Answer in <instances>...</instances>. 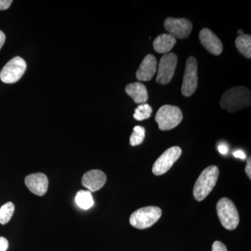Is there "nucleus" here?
<instances>
[{
	"instance_id": "obj_27",
	"label": "nucleus",
	"mask_w": 251,
	"mask_h": 251,
	"mask_svg": "<svg viewBox=\"0 0 251 251\" xmlns=\"http://www.w3.org/2000/svg\"><path fill=\"white\" fill-rule=\"evenodd\" d=\"M251 157H249V160L247 161V166H246V173L249 176V179H251Z\"/></svg>"
},
{
	"instance_id": "obj_21",
	"label": "nucleus",
	"mask_w": 251,
	"mask_h": 251,
	"mask_svg": "<svg viewBox=\"0 0 251 251\" xmlns=\"http://www.w3.org/2000/svg\"><path fill=\"white\" fill-rule=\"evenodd\" d=\"M145 138V128L140 126H136L133 128V133L130 137V144L131 146H137L143 143Z\"/></svg>"
},
{
	"instance_id": "obj_13",
	"label": "nucleus",
	"mask_w": 251,
	"mask_h": 251,
	"mask_svg": "<svg viewBox=\"0 0 251 251\" xmlns=\"http://www.w3.org/2000/svg\"><path fill=\"white\" fill-rule=\"evenodd\" d=\"M200 40L202 46L211 54L219 55L223 51V44L218 36L210 29L204 28L200 32Z\"/></svg>"
},
{
	"instance_id": "obj_7",
	"label": "nucleus",
	"mask_w": 251,
	"mask_h": 251,
	"mask_svg": "<svg viewBox=\"0 0 251 251\" xmlns=\"http://www.w3.org/2000/svg\"><path fill=\"white\" fill-rule=\"evenodd\" d=\"M198 80L197 60L194 57H188L181 86V93L184 97H191L196 92Z\"/></svg>"
},
{
	"instance_id": "obj_29",
	"label": "nucleus",
	"mask_w": 251,
	"mask_h": 251,
	"mask_svg": "<svg viewBox=\"0 0 251 251\" xmlns=\"http://www.w3.org/2000/svg\"><path fill=\"white\" fill-rule=\"evenodd\" d=\"M238 34H239V36H241V35H243V34H244V32H243V31L242 30H239V31H238Z\"/></svg>"
},
{
	"instance_id": "obj_26",
	"label": "nucleus",
	"mask_w": 251,
	"mask_h": 251,
	"mask_svg": "<svg viewBox=\"0 0 251 251\" xmlns=\"http://www.w3.org/2000/svg\"><path fill=\"white\" fill-rule=\"evenodd\" d=\"M218 149H219V152L221 153V154H227V151H228V148H227L225 144L220 145Z\"/></svg>"
},
{
	"instance_id": "obj_24",
	"label": "nucleus",
	"mask_w": 251,
	"mask_h": 251,
	"mask_svg": "<svg viewBox=\"0 0 251 251\" xmlns=\"http://www.w3.org/2000/svg\"><path fill=\"white\" fill-rule=\"evenodd\" d=\"M12 2L11 0H0V10L9 9Z\"/></svg>"
},
{
	"instance_id": "obj_12",
	"label": "nucleus",
	"mask_w": 251,
	"mask_h": 251,
	"mask_svg": "<svg viewBox=\"0 0 251 251\" xmlns=\"http://www.w3.org/2000/svg\"><path fill=\"white\" fill-rule=\"evenodd\" d=\"M106 175L103 172L99 170H92L83 175L82 178V184L91 193L95 192L103 187L106 182Z\"/></svg>"
},
{
	"instance_id": "obj_17",
	"label": "nucleus",
	"mask_w": 251,
	"mask_h": 251,
	"mask_svg": "<svg viewBox=\"0 0 251 251\" xmlns=\"http://www.w3.org/2000/svg\"><path fill=\"white\" fill-rule=\"evenodd\" d=\"M236 46L239 52L248 59L251 57V36L250 34L239 36L235 40Z\"/></svg>"
},
{
	"instance_id": "obj_25",
	"label": "nucleus",
	"mask_w": 251,
	"mask_h": 251,
	"mask_svg": "<svg viewBox=\"0 0 251 251\" xmlns=\"http://www.w3.org/2000/svg\"><path fill=\"white\" fill-rule=\"evenodd\" d=\"M233 155L236 158H241V159H245L246 158L245 153L242 150H237V151H234Z\"/></svg>"
},
{
	"instance_id": "obj_3",
	"label": "nucleus",
	"mask_w": 251,
	"mask_h": 251,
	"mask_svg": "<svg viewBox=\"0 0 251 251\" xmlns=\"http://www.w3.org/2000/svg\"><path fill=\"white\" fill-rule=\"evenodd\" d=\"M161 215V209L158 206L140 208L130 215V224L137 229L149 228L156 224Z\"/></svg>"
},
{
	"instance_id": "obj_2",
	"label": "nucleus",
	"mask_w": 251,
	"mask_h": 251,
	"mask_svg": "<svg viewBox=\"0 0 251 251\" xmlns=\"http://www.w3.org/2000/svg\"><path fill=\"white\" fill-rule=\"evenodd\" d=\"M219 176V169L216 166L207 167L202 172L196 181L193 189V196L198 201L207 197L215 187Z\"/></svg>"
},
{
	"instance_id": "obj_4",
	"label": "nucleus",
	"mask_w": 251,
	"mask_h": 251,
	"mask_svg": "<svg viewBox=\"0 0 251 251\" xmlns=\"http://www.w3.org/2000/svg\"><path fill=\"white\" fill-rule=\"evenodd\" d=\"M183 114L181 109L171 105H163L156 112L155 120L161 130L173 129L182 121Z\"/></svg>"
},
{
	"instance_id": "obj_15",
	"label": "nucleus",
	"mask_w": 251,
	"mask_h": 251,
	"mask_svg": "<svg viewBox=\"0 0 251 251\" xmlns=\"http://www.w3.org/2000/svg\"><path fill=\"white\" fill-rule=\"evenodd\" d=\"M126 92L130 96L135 103L143 104L148 100V92L141 82H133L126 87Z\"/></svg>"
},
{
	"instance_id": "obj_22",
	"label": "nucleus",
	"mask_w": 251,
	"mask_h": 251,
	"mask_svg": "<svg viewBox=\"0 0 251 251\" xmlns=\"http://www.w3.org/2000/svg\"><path fill=\"white\" fill-rule=\"evenodd\" d=\"M212 251H227V248L222 242L216 241L212 245Z\"/></svg>"
},
{
	"instance_id": "obj_6",
	"label": "nucleus",
	"mask_w": 251,
	"mask_h": 251,
	"mask_svg": "<svg viewBox=\"0 0 251 251\" xmlns=\"http://www.w3.org/2000/svg\"><path fill=\"white\" fill-rule=\"evenodd\" d=\"M27 69L25 61L20 57L11 59L0 72V79L6 84L18 82L24 75Z\"/></svg>"
},
{
	"instance_id": "obj_9",
	"label": "nucleus",
	"mask_w": 251,
	"mask_h": 251,
	"mask_svg": "<svg viewBox=\"0 0 251 251\" xmlns=\"http://www.w3.org/2000/svg\"><path fill=\"white\" fill-rule=\"evenodd\" d=\"M181 153L182 151L179 147L175 146L168 149L153 164V174L159 176L166 173L173 167L175 162L179 159Z\"/></svg>"
},
{
	"instance_id": "obj_19",
	"label": "nucleus",
	"mask_w": 251,
	"mask_h": 251,
	"mask_svg": "<svg viewBox=\"0 0 251 251\" xmlns=\"http://www.w3.org/2000/svg\"><path fill=\"white\" fill-rule=\"evenodd\" d=\"M15 210L14 203L6 202L0 208V224L5 225L8 224L12 217Z\"/></svg>"
},
{
	"instance_id": "obj_23",
	"label": "nucleus",
	"mask_w": 251,
	"mask_h": 251,
	"mask_svg": "<svg viewBox=\"0 0 251 251\" xmlns=\"http://www.w3.org/2000/svg\"><path fill=\"white\" fill-rule=\"evenodd\" d=\"M9 248V242L6 238L0 237V251H6Z\"/></svg>"
},
{
	"instance_id": "obj_18",
	"label": "nucleus",
	"mask_w": 251,
	"mask_h": 251,
	"mask_svg": "<svg viewBox=\"0 0 251 251\" xmlns=\"http://www.w3.org/2000/svg\"><path fill=\"white\" fill-rule=\"evenodd\" d=\"M75 201L77 205L84 210L90 209L94 205V203L92 193L89 191H84V190H81L77 193Z\"/></svg>"
},
{
	"instance_id": "obj_14",
	"label": "nucleus",
	"mask_w": 251,
	"mask_h": 251,
	"mask_svg": "<svg viewBox=\"0 0 251 251\" xmlns=\"http://www.w3.org/2000/svg\"><path fill=\"white\" fill-rule=\"evenodd\" d=\"M157 62L156 58L153 54H149L144 58L140 64L139 69L136 72V77L140 81L151 80L156 73Z\"/></svg>"
},
{
	"instance_id": "obj_28",
	"label": "nucleus",
	"mask_w": 251,
	"mask_h": 251,
	"mask_svg": "<svg viewBox=\"0 0 251 251\" xmlns=\"http://www.w3.org/2000/svg\"><path fill=\"white\" fill-rule=\"evenodd\" d=\"M5 40H6V36H5L4 33L3 31L0 30V50L4 45Z\"/></svg>"
},
{
	"instance_id": "obj_1",
	"label": "nucleus",
	"mask_w": 251,
	"mask_h": 251,
	"mask_svg": "<svg viewBox=\"0 0 251 251\" xmlns=\"http://www.w3.org/2000/svg\"><path fill=\"white\" fill-rule=\"evenodd\" d=\"M251 91L244 86L232 87L223 94L220 105L229 112L239 111L250 106Z\"/></svg>"
},
{
	"instance_id": "obj_8",
	"label": "nucleus",
	"mask_w": 251,
	"mask_h": 251,
	"mask_svg": "<svg viewBox=\"0 0 251 251\" xmlns=\"http://www.w3.org/2000/svg\"><path fill=\"white\" fill-rule=\"evenodd\" d=\"M176 64L177 57L174 52L165 54L158 64L156 82L161 85L169 83L174 76Z\"/></svg>"
},
{
	"instance_id": "obj_5",
	"label": "nucleus",
	"mask_w": 251,
	"mask_h": 251,
	"mask_svg": "<svg viewBox=\"0 0 251 251\" xmlns=\"http://www.w3.org/2000/svg\"><path fill=\"white\" fill-rule=\"evenodd\" d=\"M218 216L225 228L233 230L239 224V213L235 205L227 198H221L216 205Z\"/></svg>"
},
{
	"instance_id": "obj_10",
	"label": "nucleus",
	"mask_w": 251,
	"mask_h": 251,
	"mask_svg": "<svg viewBox=\"0 0 251 251\" xmlns=\"http://www.w3.org/2000/svg\"><path fill=\"white\" fill-rule=\"evenodd\" d=\"M164 27L175 39H183L191 34L193 25L191 21L185 18H168L165 21Z\"/></svg>"
},
{
	"instance_id": "obj_11",
	"label": "nucleus",
	"mask_w": 251,
	"mask_h": 251,
	"mask_svg": "<svg viewBox=\"0 0 251 251\" xmlns=\"http://www.w3.org/2000/svg\"><path fill=\"white\" fill-rule=\"evenodd\" d=\"M25 182L28 189L36 196H44L49 188V179L43 173L28 175L25 179Z\"/></svg>"
},
{
	"instance_id": "obj_20",
	"label": "nucleus",
	"mask_w": 251,
	"mask_h": 251,
	"mask_svg": "<svg viewBox=\"0 0 251 251\" xmlns=\"http://www.w3.org/2000/svg\"><path fill=\"white\" fill-rule=\"evenodd\" d=\"M152 108L148 103L140 104L135 110L133 117L138 121H143L151 117Z\"/></svg>"
},
{
	"instance_id": "obj_16",
	"label": "nucleus",
	"mask_w": 251,
	"mask_h": 251,
	"mask_svg": "<svg viewBox=\"0 0 251 251\" xmlns=\"http://www.w3.org/2000/svg\"><path fill=\"white\" fill-rule=\"evenodd\" d=\"M176 39L170 34H163L157 36L153 42V49L158 53L167 54L171 52L175 44Z\"/></svg>"
}]
</instances>
